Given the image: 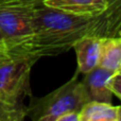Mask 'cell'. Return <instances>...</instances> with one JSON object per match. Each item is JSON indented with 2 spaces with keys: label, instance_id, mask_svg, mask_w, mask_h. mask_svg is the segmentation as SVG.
<instances>
[{
  "label": "cell",
  "instance_id": "6da1fadb",
  "mask_svg": "<svg viewBox=\"0 0 121 121\" xmlns=\"http://www.w3.org/2000/svg\"><path fill=\"white\" fill-rule=\"evenodd\" d=\"M101 28V16L74 15L38 4L34 13L33 33L27 49L38 59L57 55L70 50L84 35H100Z\"/></svg>",
  "mask_w": 121,
  "mask_h": 121
},
{
  "label": "cell",
  "instance_id": "7a4b0ae2",
  "mask_svg": "<svg viewBox=\"0 0 121 121\" xmlns=\"http://www.w3.org/2000/svg\"><path fill=\"white\" fill-rule=\"evenodd\" d=\"M39 60L30 51L0 43V92L9 101L23 104L31 97V69Z\"/></svg>",
  "mask_w": 121,
  "mask_h": 121
},
{
  "label": "cell",
  "instance_id": "3957f363",
  "mask_svg": "<svg viewBox=\"0 0 121 121\" xmlns=\"http://www.w3.org/2000/svg\"><path fill=\"white\" fill-rule=\"evenodd\" d=\"M79 72L50 94L35 98L31 96L27 106V117L34 121H57V118L68 112H78L89 100L87 90L82 81L78 80Z\"/></svg>",
  "mask_w": 121,
  "mask_h": 121
},
{
  "label": "cell",
  "instance_id": "277c9868",
  "mask_svg": "<svg viewBox=\"0 0 121 121\" xmlns=\"http://www.w3.org/2000/svg\"><path fill=\"white\" fill-rule=\"evenodd\" d=\"M35 8L34 4L20 0L0 2V34L4 44L28 50L27 44L33 33Z\"/></svg>",
  "mask_w": 121,
  "mask_h": 121
},
{
  "label": "cell",
  "instance_id": "5b68a950",
  "mask_svg": "<svg viewBox=\"0 0 121 121\" xmlns=\"http://www.w3.org/2000/svg\"><path fill=\"white\" fill-rule=\"evenodd\" d=\"M101 42L102 36L97 34H87L74 43L72 48L74 49L77 55V71L79 73L85 74L99 66Z\"/></svg>",
  "mask_w": 121,
  "mask_h": 121
},
{
  "label": "cell",
  "instance_id": "8992f818",
  "mask_svg": "<svg viewBox=\"0 0 121 121\" xmlns=\"http://www.w3.org/2000/svg\"><path fill=\"white\" fill-rule=\"evenodd\" d=\"M113 73V71L100 66L85 73L82 82L85 85L89 100L112 103L114 95L109 88V80Z\"/></svg>",
  "mask_w": 121,
  "mask_h": 121
},
{
  "label": "cell",
  "instance_id": "52a82bcc",
  "mask_svg": "<svg viewBox=\"0 0 121 121\" xmlns=\"http://www.w3.org/2000/svg\"><path fill=\"white\" fill-rule=\"evenodd\" d=\"M42 4L82 16H100L106 10V0H43Z\"/></svg>",
  "mask_w": 121,
  "mask_h": 121
},
{
  "label": "cell",
  "instance_id": "ba28073f",
  "mask_svg": "<svg viewBox=\"0 0 121 121\" xmlns=\"http://www.w3.org/2000/svg\"><path fill=\"white\" fill-rule=\"evenodd\" d=\"M99 66L113 72L121 69V36H102Z\"/></svg>",
  "mask_w": 121,
  "mask_h": 121
},
{
  "label": "cell",
  "instance_id": "9c48e42d",
  "mask_svg": "<svg viewBox=\"0 0 121 121\" xmlns=\"http://www.w3.org/2000/svg\"><path fill=\"white\" fill-rule=\"evenodd\" d=\"M79 121H117V106L90 100L80 111Z\"/></svg>",
  "mask_w": 121,
  "mask_h": 121
},
{
  "label": "cell",
  "instance_id": "30bf717a",
  "mask_svg": "<svg viewBox=\"0 0 121 121\" xmlns=\"http://www.w3.org/2000/svg\"><path fill=\"white\" fill-rule=\"evenodd\" d=\"M106 10L101 16V36H117L121 28V0H106Z\"/></svg>",
  "mask_w": 121,
  "mask_h": 121
},
{
  "label": "cell",
  "instance_id": "8fae6325",
  "mask_svg": "<svg viewBox=\"0 0 121 121\" xmlns=\"http://www.w3.org/2000/svg\"><path fill=\"white\" fill-rule=\"evenodd\" d=\"M27 117V106L25 104H16L0 92V121H21Z\"/></svg>",
  "mask_w": 121,
  "mask_h": 121
},
{
  "label": "cell",
  "instance_id": "7c38bea8",
  "mask_svg": "<svg viewBox=\"0 0 121 121\" xmlns=\"http://www.w3.org/2000/svg\"><path fill=\"white\" fill-rule=\"evenodd\" d=\"M109 88L113 95L117 96L121 100V69L113 73L109 80Z\"/></svg>",
  "mask_w": 121,
  "mask_h": 121
},
{
  "label": "cell",
  "instance_id": "4fadbf2b",
  "mask_svg": "<svg viewBox=\"0 0 121 121\" xmlns=\"http://www.w3.org/2000/svg\"><path fill=\"white\" fill-rule=\"evenodd\" d=\"M57 121H79V113L78 112L65 113L57 118Z\"/></svg>",
  "mask_w": 121,
  "mask_h": 121
},
{
  "label": "cell",
  "instance_id": "5bb4252c",
  "mask_svg": "<svg viewBox=\"0 0 121 121\" xmlns=\"http://www.w3.org/2000/svg\"><path fill=\"white\" fill-rule=\"evenodd\" d=\"M20 1L27 2V3H31V4H34V5H38V4H42L43 0H20Z\"/></svg>",
  "mask_w": 121,
  "mask_h": 121
},
{
  "label": "cell",
  "instance_id": "9a60e30c",
  "mask_svg": "<svg viewBox=\"0 0 121 121\" xmlns=\"http://www.w3.org/2000/svg\"><path fill=\"white\" fill-rule=\"evenodd\" d=\"M117 121H121V105L117 106Z\"/></svg>",
  "mask_w": 121,
  "mask_h": 121
},
{
  "label": "cell",
  "instance_id": "2e32d148",
  "mask_svg": "<svg viewBox=\"0 0 121 121\" xmlns=\"http://www.w3.org/2000/svg\"><path fill=\"white\" fill-rule=\"evenodd\" d=\"M118 36H121V28H120V30H119V32H118Z\"/></svg>",
  "mask_w": 121,
  "mask_h": 121
},
{
  "label": "cell",
  "instance_id": "e0dca14e",
  "mask_svg": "<svg viewBox=\"0 0 121 121\" xmlns=\"http://www.w3.org/2000/svg\"><path fill=\"white\" fill-rule=\"evenodd\" d=\"M2 40H3V39H2V37H1V34H0V43H2Z\"/></svg>",
  "mask_w": 121,
  "mask_h": 121
},
{
  "label": "cell",
  "instance_id": "ac0fdd59",
  "mask_svg": "<svg viewBox=\"0 0 121 121\" xmlns=\"http://www.w3.org/2000/svg\"><path fill=\"white\" fill-rule=\"evenodd\" d=\"M1 1H8V0H0V2H1Z\"/></svg>",
  "mask_w": 121,
  "mask_h": 121
}]
</instances>
